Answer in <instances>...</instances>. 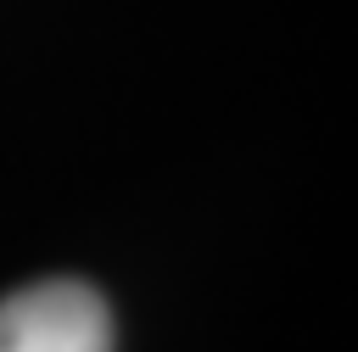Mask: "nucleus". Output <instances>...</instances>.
<instances>
[{"instance_id": "1", "label": "nucleus", "mask_w": 358, "mask_h": 352, "mask_svg": "<svg viewBox=\"0 0 358 352\" xmlns=\"http://www.w3.org/2000/svg\"><path fill=\"white\" fill-rule=\"evenodd\" d=\"M0 352H112L106 302L73 279L28 285L0 302Z\"/></svg>"}]
</instances>
